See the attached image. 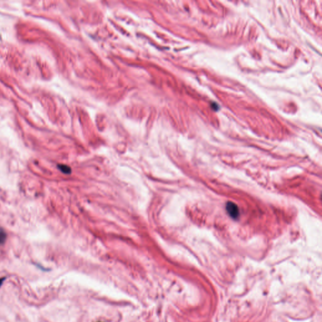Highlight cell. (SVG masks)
Masks as SVG:
<instances>
[{
    "label": "cell",
    "mask_w": 322,
    "mask_h": 322,
    "mask_svg": "<svg viewBox=\"0 0 322 322\" xmlns=\"http://www.w3.org/2000/svg\"><path fill=\"white\" fill-rule=\"evenodd\" d=\"M7 235L3 230H0V244H3L6 240Z\"/></svg>",
    "instance_id": "3957f363"
},
{
    "label": "cell",
    "mask_w": 322,
    "mask_h": 322,
    "mask_svg": "<svg viewBox=\"0 0 322 322\" xmlns=\"http://www.w3.org/2000/svg\"><path fill=\"white\" fill-rule=\"evenodd\" d=\"M58 167L62 172H63L64 173H66V174L71 173V168L69 167H68L67 165H59Z\"/></svg>",
    "instance_id": "7a4b0ae2"
},
{
    "label": "cell",
    "mask_w": 322,
    "mask_h": 322,
    "mask_svg": "<svg viewBox=\"0 0 322 322\" xmlns=\"http://www.w3.org/2000/svg\"><path fill=\"white\" fill-rule=\"evenodd\" d=\"M5 280L4 277H3V278H0V286H1V284H3V281Z\"/></svg>",
    "instance_id": "277c9868"
},
{
    "label": "cell",
    "mask_w": 322,
    "mask_h": 322,
    "mask_svg": "<svg viewBox=\"0 0 322 322\" xmlns=\"http://www.w3.org/2000/svg\"><path fill=\"white\" fill-rule=\"evenodd\" d=\"M226 209L230 216L233 218H237L239 216V210L235 203L228 202L226 205Z\"/></svg>",
    "instance_id": "6da1fadb"
}]
</instances>
